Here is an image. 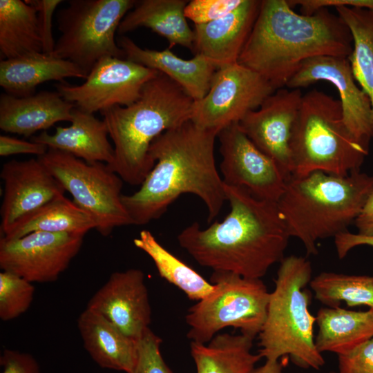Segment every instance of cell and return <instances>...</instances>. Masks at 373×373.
Listing matches in <instances>:
<instances>
[{"label": "cell", "instance_id": "34", "mask_svg": "<svg viewBox=\"0 0 373 373\" xmlns=\"http://www.w3.org/2000/svg\"><path fill=\"white\" fill-rule=\"evenodd\" d=\"M162 339L150 328L137 341V356L130 373H173L160 351Z\"/></svg>", "mask_w": 373, "mask_h": 373}, {"label": "cell", "instance_id": "40", "mask_svg": "<svg viewBox=\"0 0 373 373\" xmlns=\"http://www.w3.org/2000/svg\"><path fill=\"white\" fill-rule=\"evenodd\" d=\"M48 148L44 144L28 142L16 137L0 136V155L2 157L17 154H32L37 157L44 155Z\"/></svg>", "mask_w": 373, "mask_h": 373}, {"label": "cell", "instance_id": "20", "mask_svg": "<svg viewBox=\"0 0 373 373\" xmlns=\"http://www.w3.org/2000/svg\"><path fill=\"white\" fill-rule=\"evenodd\" d=\"M117 44L124 52V59L164 74L194 101L200 100L207 95L218 69L200 55L184 59L168 48L163 50L142 48L125 36L121 37Z\"/></svg>", "mask_w": 373, "mask_h": 373}, {"label": "cell", "instance_id": "24", "mask_svg": "<svg viewBox=\"0 0 373 373\" xmlns=\"http://www.w3.org/2000/svg\"><path fill=\"white\" fill-rule=\"evenodd\" d=\"M68 77L86 79L87 75L73 63L44 52L0 61V86L16 97L35 93L41 84L49 81L66 82Z\"/></svg>", "mask_w": 373, "mask_h": 373}, {"label": "cell", "instance_id": "30", "mask_svg": "<svg viewBox=\"0 0 373 373\" xmlns=\"http://www.w3.org/2000/svg\"><path fill=\"white\" fill-rule=\"evenodd\" d=\"M133 243L152 259L160 276L180 289L190 300L198 301L213 290L212 283L172 254L150 231H141Z\"/></svg>", "mask_w": 373, "mask_h": 373}, {"label": "cell", "instance_id": "10", "mask_svg": "<svg viewBox=\"0 0 373 373\" xmlns=\"http://www.w3.org/2000/svg\"><path fill=\"white\" fill-rule=\"evenodd\" d=\"M37 158L94 220L95 229L108 236L118 227L133 225L122 200L123 180L103 162L88 163L53 149Z\"/></svg>", "mask_w": 373, "mask_h": 373}, {"label": "cell", "instance_id": "43", "mask_svg": "<svg viewBox=\"0 0 373 373\" xmlns=\"http://www.w3.org/2000/svg\"><path fill=\"white\" fill-rule=\"evenodd\" d=\"M283 365L279 361L266 360L264 365L255 367L250 373H283Z\"/></svg>", "mask_w": 373, "mask_h": 373}, {"label": "cell", "instance_id": "15", "mask_svg": "<svg viewBox=\"0 0 373 373\" xmlns=\"http://www.w3.org/2000/svg\"><path fill=\"white\" fill-rule=\"evenodd\" d=\"M325 81L337 90L343 121L353 137L369 147L372 139V108L367 94L357 85L348 58L318 56L303 61L286 87H307Z\"/></svg>", "mask_w": 373, "mask_h": 373}, {"label": "cell", "instance_id": "26", "mask_svg": "<svg viewBox=\"0 0 373 373\" xmlns=\"http://www.w3.org/2000/svg\"><path fill=\"white\" fill-rule=\"evenodd\" d=\"M315 344L322 354L346 353L373 337V309L358 312L337 307L321 308L316 316Z\"/></svg>", "mask_w": 373, "mask_h": 373}, {"label": "cell", "instance_id": "12", "mask_svg": "<svg viewBox=\"0 0 373 373\" xmlns=\"http://www.w3.org/2000/svg\"><path fill=\"white\" fill-rule=\"evenodd\" d=\"M157 73L126 59L107 57L94 66L83 84L59 83L55 88L65 100L94 114L115 106L133 104Z\"/></svg>", "mask_w": 373, "mask_h": 373}, {"label": "cell", "instance_id": "4", "mask_svg": "<svg viewBox=\"0 0 373 373\" xmlns=\"http://www.w3.org/2000/svg\"><path fill=\"white\" fill-rule=\"evenodd\" d=\"M194 100L176 82L158 71L133 104L101 111L114 144L111 171L131 186L141 185L155 162L149 154L153 140L191 120Z\"/></svg>", "mask_w": 373, "mask_h": 373}, {"label": "cell", "instance_id": "44", "mask_svg": "<svg viewBox=\"0 0 373 373\" xmlns=\"http://www.w3.org/2000/svg\"><path fill=\"white\" fill-rule=\"evenodd\" d=\"M331 373H334V372H331Z\"/></svg>", "mask_w": 373, "mask_h": 373}, {"label": "cell", "instance_id": "7", "mask_svg": "<svg viewBox=\"0 0 373 373\" xmlns=\"http://www.w3.org/2000/svg\"><path fill=\"white\" fill-rule=\"evenodd\" d=\"M290 150L294 177L315 171L346 176L360 171L368 154L345 126L339 100L316 88L303 95Z\"/></svg>", "mask_w": 373, "mask_h": 373}, {"label": "cell", "instance_id": "37", "mask_svg": "<svg viewBox=\"0 0 373 373\" xmlns=\"http://www.w3.org/2000/svg\"><path fill=\"white\" fill-rule=\"evenodd\" d=\"M32 5L37 12L38 26L42 44V51L52 54L55 43L52 34V17L61 0H26Z\"/></svg>", "mask_w": 373, "mask_h": 373}, {"label": "cell", "instance_id": "14", "mask_svg": "<svg viewBox=\"0 0 373 373\" xmlns=\"http://www.w3.org/2000/svg\"><path fill=\"white\" fill-rule=\"evenodd\" d=\"M224 184L241 187L261 200L278 202L287 181L278 166L232 124L218 135Z\"/></svg>", "mask_w": 373, "mask_h": 373}, {"label": "cell", "instance_id": "38", "mask_svg": "<svg viewBox=\"0 0 373 373\" xmlns=\"http://www.w3.org/2000/svg\"><path fill=\"white\" fill-rule=\"evenodd\" d=\"M1 373H41L37 360L29 353L4 349L0 356Z\"/></svg>", "mask_w": 373, "mask_h": 373}, {"label": "cell", "instance_id": "36", "mask_svg": "<svg viewBox=\"0 0 373 373\" xmlns=\"http://www.w3.org/2000/svg\"><path fill=\"white\" fill-rule=\"evenodd\" d=\"M338 357V373H373V337Z\"/></svg>", "mask_w": 373, "mask_h": 373}, {"label": "cell", "instance_id": "5", "mask_svg": "<svg viewBox=\"0 0 373 373\" xmlns=\"http://www.w3.org/2000/svg\"><path fill=\"white\" fill-rule=\"evenodd\" d=\"M372 190L373 175L360 171L346 176L315 171L291 176L277 204L289 236L316 255L318 240L348 231Z\"/></svg>", "mask_w": 373, "mask_h": 373}, {"label": "cell", "instance_id": "27", "mask_svg": "<svg viewBox=\"0 0 373 373\" xmlns=\"http://www.w3.org/2000/svg\"><path fill=\"white\" fill-rule=\"evenodd\" d=\"M254 338L240 334H218L209 343L191 341L196 373H250L262 358L251 351Z\"/></svg>", "mask_w": 373, "mask_h": 373}, {"label": "cell", "instance_id": "22", "mask_svg": "<svg viewBox=\"0 0 373 373\" xmlns=\"http://www.w3.org/2000/svg\"><path fill=\"white\" fill-rule=\"evenodd\" d=\"M70 122L67 127L57 126L53 134L43 131L32 136L31 141L68 153L88 163H113L114 147L108 140V128L103 119L75 106Z\"/></svg>", "mask_w": 373, "mask_h": 373}, {"label": "cell", "instance_id": "39", "mask_svg": "<svg viewBox=\"0 0 373 373\" xmlns=\"http://www.w3.org/2000/svg\"><path fill=\"white\" fill-rule=\"evenodd\" d=\"M291 7L299 6L301 14L312 15L321 8L350 7L373 12V0H287Z\"/></svg>", "mask_w": 373, "mask_h": 373}, {"label": "cell", "instance_id": "41", "mask_svg": "<svg viewBox=\"0 0 373 373\" xmlns=\"http://www.w3.org/2000/svg\"><path fill=\"white\" fill-rule=\"evenodd\" d=\"M334 242L338 258L343 259L356 247L361 245L373 247V236H363L347 231L336 236Z\"/></svg>", "mask_w": 373, "mask_h": 373}, {"label": "cell", "instance_id": "21", "mask_svg": "<svg viewBox=\"0 0 373 373\" xmlns=\"http://www.w3.org/2000/svg\"><path fill=\"white\" fill-rule=\"evenodd\" d=\"M75 105L58 92L42 90L25 97L3 93L0 96V128L26 137L50 128L57 122H70Z\"/></svg>", "mask_w": 373, "mask_h": 373}, {"label": "cell", "instance_id": "33", "mask_svg": "<svg viewBox=\"0 0 373 373\" xmlns=\"http://www.w3.org/2000/svg\"><path fill=\"white\" fill-rule=\"evenodd\" d=\"M35 294L32 283L25 278L2 271L0 273V318L13 320L26 312L31 305Z\"/></svg>", "mask_w": 373, "mask_h": 373}, {"label": "cell", "instance_id": "42", "mask_svg": "<svg viewBox=\"0 0 373 373\" xmlns=\"http://www.w3.org/2000/svg\"><path fill=\"white\" fill-rule=\"evenodd\" d=\"M354 223L358 233L367 236H373V190Z\"/></svg>", "mask_w": 373, "mask_h": 373}, {"label": "cell", "instance_id": "2", "mask_svg": "<svg viewBox=\"0 0 373 373\" xmlns=\"http://www.w3.org/2000/svg\"><path fill=\"white\" fill-rule=\"evenodd\" d=\"M218 134L202 129L191 120L169 129L152 142L153 169L131 195L122 200L133 225L160 218L182 194H193L207 209V222L220 213L226 201L224 184L215 160Z\"/></svg>", "mask_w": 373, "mask_h": 373}, {"label": "cell", "instance_id": "9", "mask_svg": "<svg viewBox=\"0 0 373 373\" xmlns=\"http://www.w3.org/2000/svg\"><path fill=\"white\" fill-rule=\"evenodd\" d=\"M135 0H70L56 14L61 35L55 56L68 60L88 76L102 59H124L115 39L119 23L133 8Z\"/></svg>", "mask_w": 373, "mask_h": 373}, {"label": "cell", "instance_id": "35", "mask_svg": "<svg viewBox=\"0 0 373 373\" xmlns=\"http://www.w3.org/2000/svg\"><path fill=\"white\" fill-rule=\"evenodd\" d=\"M243 0H192L189 1L184 15L195 25L207 23L219 19L238 8Z\"/></svg>", "mask_w": 373, "mask_h": 373}, {"label": "cell", "instance_id": "8", "mask_svg": "<svg viewBox=\"0 0 373 373\" xmlns=\"http://www.w3.org/2000/svg\"><path fill=\"white\" fill-rule=\"evenodd\" d=\"M213 290L191 306L185 316L187 338L209 343L224 328L231 327L255 338L264 324L270 292L261 279L227 271H213Z\"/></svg>", "mask_w": 373, "mask_h": 373}, {"label": "cell", "instance_id": "29", "mask_svg": "<svg viewBox=\"0 0 373 373\" xmlns=\"http://www.w3.org/2000/svg\"><path fill=\"white\" fill-rule=\"evenodd\" d=\"M95 229L93 219L64 195L57 197L33 212L5 236L17 238L35 231L84 235Z\"/></svg>", "mask_w": 373, "mask_h": 373}, {"label": "cell", "instance_id": "3", "mask_svg": "<svg viewBox=\"0 0 373 373\" xmlns=\"http://www.w3.org/2000/svg\"><path fill=\"white\" fill-rule=\"evenodd\" d=\"M352 49L348 27L328 8L308 15L295 12L287 0H262L238 63L277 90L286 87L305 60L318 56L348 58Z\"/></svg>", "mask_w": 373, "mask_h": 373}, {"label": "cell", "instance_id": "16", "mask_svg": "<svg viewBox=\"0 0 373 373\" xmlns=\"http://www.w3.org/2000/svg\"><path fill=\"white\" fill-rule=\"evenodd\" d=\"M303 95L298 88L277 89L239 123L246 135L276 162L287 180L291 175L292 129Z\"/></svg>", "mask_w": 373, "mask_h": 373}, {"label": "cell", "instance_id": "13", "mask_svg": "<svg viewBox=\"0 0 373 373\" xmlns=\"http://www.w3.org/2000/svg\"><path fill=\"white\" fill-rule=\"evenodd\" d=\"M84 235L35 231L0 238V267L32 283L55 281L79 253Z\"/></svg>", "mask_w": 373, "mask_h": 373}, {"label": "cell", "instance_id": "18", "mask_svg": "<svg viewBox=\"0 0 373 373\" xmlns=\"http://www.w3.org/2000/svg\"><path fill=\"white\" fill-rule=\"evenodd\" d=\"M99 313L137 341L151 321L144 274L139 269L113 273L90 298L87 307Z\"/></svg>", "mask_w": 373, "mask_h": 373}, {"label": "cell", "instance_id": "31", "mask_svg": "<svg viewBox=\"0 0 373 373\" xmlns=\"http://www.w3.org/2000/svg\"><path fill=\"white\" fill-rule=\"evenodd\" d=\"M335 10L352 36L353 49L348 59L356 82L372 104L373 140V12L343 6Z\"/></svg>", "mask_w": 373, "mask_h": 373}, {"label": "cell", "instance_id": "32", "mask_svg": "<svg viewBox=\"0 0 373 373\" xmlns=\"http://www.w3.org/2000/svg\"><path fill=\"white\" fill-rule=\"evenodd\" d=\"M315 298L327 307L345 302L349 307L365 305L373 309V275L324 271L312 279Z\"/></svg>", "mask_w": 373, "mask_h": 373}, {"label": "cell", "instance_id": "19", "mask_svg": "<svg viewBox=\"0 0 373 373\" xmlns=\"http://www.w3.org/2000/svg\"><path fill=\"white\" fill-rule=\"evenodd\" d=\"M261 1L243 0L235 10L216 21L194 25L192 52L218 68L238 62L257 18Z\"/></svg>", "mask_w": 373, "mask_h": 373}, {"label": "cell", "instance_id": "11", "mask_svg": "<svg viewBox=\"0 0 373 373\" xmlns=\"http://www.w3.org/2000/svg\"><path fill=\"white\" fill-rule=\"evenodd\" d=\"M275 90L264 77L238 62L220 67L207 95L194 101L191 120L218 135L258 108Z\"/></svg>", "mask_w": 373, "mask_h": 373}, {"label": "cell", "instance_id": "6", "mask_svg": "<svg viewBox=\"0 0 373 373\" xmlns=\"http://www.w3.org/2000/svg\"><path fill=\"white\" fill-rule=\"evenodd\" d=\"M311 262L291 255L280 261L275 287L269 294L266 318L258 334L262 358L269 361L287 355L298 366L319 370L325 364L314 335L316 316L309 312Z\"/></svg>", "mask_w": 373, "mask_h": 373}, {"label": "cell", "instance_id": "1", "mask_svg": "<svg viewBox=\"0 0 373 373\" xmlns=\"http://www.w3.org/2000/svg\"><path fill=\"white\" fill-rule=\"evenodd\" d=\"M230 211L202 229L195 222L178 236L182 248L201 266L261 279L284 258L290 238L277 202L256 198L224 184Z\"/></svg>", "mask_w": 373, "mask_h": 373}, {"label": "cell", "instance_id": "28", "mask_svg": "<svg viewBox=\"0 0 373 373\" xmlns=\"http://www.w3.org/2000/svg\"><path fill=\"white\" fill-rule=\"evenodd\" d=\"M41 52L42 44L35 8L26 0H1V60Z\"/></svg>", "mask_w": 373, "mask_h": 373}, {"label": "cell", "instance_id": "17", "mask_svg": "<svg viewBox=\"0 0 373 373\" xmlns=\"http://www.w3.org/2000/svg\"><path fill=\"white\" fill-rule=\"evenodd\" d=\"M0 176L4 182L1 206V236L25 218L66 190L38 159L12 160L3 164Z\"/></svg>", "mask_w": 373, "mask_h": 373}, {"label": "cell", "instance_id": "23", "mask_svg": "<svg viewBox=\"0 0 373 373\" xmlns=\"http://www.w3.org/2000/svg\"><path fill=\"white\" fill-rule=\"evenodd\" d=\"M77 327L85 350L101 367L130 373L136 363L137 341L99 313L86 307Z\"/></svg>", "mask_w": 373, "mask_h": 373}, {"label": "cell", "instance_id": "25", "mask_svg": "<svg viewBox=\"0 0 373 373\" xmlns=\"http://www.w3.org/2000/svg\"><path fill=\"white\" fill-rule=\"evenodd\" d=\"M188 1H135L133 8L119 23L117 32L123 35L145 27L164 37L169 43L168 48L180 45L192 50L193 31L184 15V8Z\"/></svg>", "mask_w": 373, "mask_h": 373}]
</instances>
